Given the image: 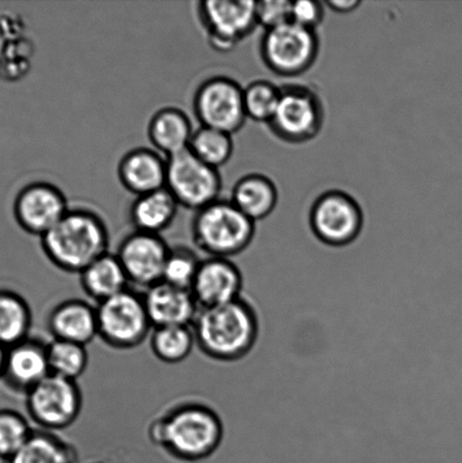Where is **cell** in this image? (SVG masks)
Instances as JSON below:
<instances>
[{
    "label": "cell",
    "mask_w": 462,
    "mask_h": 463,
    "mask_svg": "<svg viewBox=\"0 0 462 463\" xmlns=\"http://www.w3.org/2000/svg\"><path fill=\"white\" fill-rule=\"evenodd\" d=\"M225 434L219 411L197 397L180 398L149 421V442L184 462L207 459L219 450Z\"/></svg>",
    "instance_id": "1"
},
{
    "label": "cell",
    "mask_w": 462,
    "mask_h": 463,
    "mask_svg": "<svg viewBox=\"0 0 462 463\" xmlns=\"http://www.w3.org/2000/svg\"><path fill=\"white\" fill-rule=\"evenodd\" d=\"M199 351L212 361L242 360L256 346L259 317L244 297L223 306L199 308L193 324Z\"/></svg>",
    "instance_id": "2"
},
{
    "label": "cell",
    "mask_w": 462,
    "mask_h": 463,
    "mask_svg": "<svg viewBox=\"0 0 462 463\" xmlns=\"http://www.w3.org/2000/svg\"><path fill=\"white\" fill-rule=\"evenodd\" d=\"M44 257L57 269L80 275L108 251L110 232L103 217L92 208L71 206L66 215L40 238Z\"/></svg>",
    "instance_id": "3"
},
{
    "label": "cell",
    "mask_w": 462,
    "mask_h": 463,
    "mask_svg": "<svg viewBox=\"0 0 462 463\" xmlns=\"http://www.w3.org/2000/svg\"><path fill=\"white\" fill-rule=\"evenodd\" d=\"M256 223L228 199H219L194 213L192 238L207 257L232 259L250 247Z\"/></svg>",
    "instance_id": "4"
},
{
    "label": "cell",
    "mask_w": 462,
    "mask_h": 463,
    "mask_svg": "<svg viewBox=\"0 0 462 463\" xmlns=\"http://www.w3.org/2000/svg\"><path fill=\"white\" fill-rule=\"evenodd\" d=\"M97 317L98 338L118 351L137 348L153 329L143 293L130 288L97 304Z\"/></svg>",
    "instance_id": "5"
},
{
    "label": "cell",
    "mask_w": 462,
    "mask_h": 463,
    "mask_svg": "<svg viewBox=\"0 0 462 463\" xmlns=\"http://www.w3.org/2000/svg\"><path fill=\"white\" fill-rule=\"evenodd\" d=\"M260 57L267 68L282 77H297L315 65L320 52L316 31L289 22L266 30L260 39Z\"/></svg>",
    "instance_id": "6"
},
{
    "label": "cell",
    "mask_w": 462,
    "mask_h": 463,
    "mask_svg": "<svg viewBox=\"0 0 462 463\" xmlns=\"http://www.w3.org/2000/svg\"><path fill=\"white\" fill-rule=\"evenodd\" d=\"M323 99L306 85L280 86V99L269 127L276 137L289 144L310 142L325 124Z\"/></svg>",
    "instance_id": "7"
},
{
    "label": "cell",
    "mask_w": 462,
    "mask_h": 463,
    "mask_svg": "<svg viewBox=\"0 0 462 463\" xmlns=\"http://www.w3.org/2000/svg\"><path fill=\"white\" fill-rule=\"evenodd\" d=\"M25 410L39 430L58 433L79 420L83 392L77 381L49 374L25 394Z\"/></svg>",
    "instance_id": "8"
},
{
    "label": "cell",
    "mask_w": 462,
    "mask_h": 463,
    "mask_svg": "<svg viewBox=\"0 0 462 463\" xmlns=\"http://www.w3.org/2000/svg\"><path fill=\"white\" fill-rule=\"evenodd\" d=\"M256 4L252 0H202L196 16L208 44L217 52H232L255 31Z\"/></svg>",
    "instance_id": "9"
},
{
    "label": "cell",
    "mask_w": 462,
    "mask_h": 463,
    "mask_svg": "<svg viewBox=\"0 0 462 463\" xmlns=\"http://www.w3.org/2000/svg\"><path fill=\"white\" fill-rule=\"evenodd\" d=\"M165 188L180 207L194 213L221 199L220 170L205 165L187 149L167 158Z\"/></svg>",
    "instance_id": "10"
},
{
    "label": "cell",
    "mask_w": 462,
    "mask_h": 463,
    "mask_svg": "<svg viewBox=\"0 0 462 463\" xmlns=\"http://www.w3.org/2000/svg\"><path fill=\"white\" fill-rule=\"evenodd\" d=\"M310 228L316 239L329 247L354 242L364 226L363 210L356 199L343 190H328L312 203Z\"/></svg>",
    "instance_id": "11"
},
{
    "label": "cell",
    "mask_w": 462,
    "mask_h": 463,
    "mask_svg": "<svg viewBox=\"0 0 462 463\" xmlns=\"http://www.w3.org/2000/svg\"><path fill=\"white\" fill-rule=\"evenodd\" d=\"M194 117L208 128L234 135L248 120L244 110L243 88L229 76H212L194 90Z\"/></svg>",
    "instance_id": "12"
},
{
    "label": "cell",
    "mask_w": 462,
    "mask_h": 463,
    "mask_svg": "<svg viewBox=\"0 0 462 463\" xmlns=\"http://www.w3.org/2000/svg\"><path fill=\"white\" fill-rule=\"evenodd\" d=\"M66 194L48 181H34L24 185L14 201V217L18 226L33 236L42 238L70 211Z\"/></svg>",
    "instance_id": "13"
},
{
    "label": "cell",
    "mask_w": 462,
    "mask_h": 463,
    "mask_svg": "<svg viewBox=\"0 0 462 463\" xmlns=\"http://www.w3.org/2000/svg\"><path fill=\"white\" fill-rule=\"evenodd\" d=\"M169 250L162 235L134 231L122 239L116 254L129 284L146 290L162 281Z\"/></svg>",
    "instance_id": "14"
},
{
    "label": "cell",
    "mask_w": 462,
    "mask_h": 463,
    "mask_svg": "<svg viewBox=\"0 0 462 463\" xmlns=\"http://www.w3.org/2000/svg\"><path fill=\"white\" fill-rule=\"evenodd\" d=\"M243 275L232 259L203 258L192 292L199 308L214 307L243 297Z\"/></svg>",
    "instance_id": "15"
},
{
    "label": "cell",
    "mask_w": 462,
    "mask_h": 463,
    "mask_svg": "<svg viewBox=\"0 0 462 463\" xmlns=\"http://www.w3.org/2000/svg\"><path fill=\"white\" fill-rule=\"evenodd\" d=\"M48 343L29 337L7 348L3 383L14 392L25 394L50 373Z\"/></svg>",
    "instance_id": "16"
},
{
    "label": "cell",
    "mask_w": 462,
    "mask_h": 463,
    "mask_svg": "<svg viewBox=\"0 0 462 463\" xmlns=\"http://www.w3.org/2000/svg\"><path fill=\"white\" fill-rule=\"evenodd\" d=\"M166 175L167 158L149 147L130 149L117 166L118 180L135 197L165 189Z\"/></svg>",
    "instance_id": "17"
},
{
    "label": "cell",
    "mask_w": 462,
    "mask_h": 463,
    "mask_svg": "<svg viewBox=\"0 0 462 463\" xmlns=\"http://www.w3.org/2000/svg\"><path fill=\"white\" fill-rule=\"evenodd\" d=\"M47 329L52 339L88 346L98 338L97 306L80 298H67L52 308Z\"/></svg>",
    "instance_id": "18"
},
{
    "label": "cell",
    "mask_w": 462,
    "mask_h": 463,
    "mask_svg": "<svg viewBox=\"0 0 462 463\" xmlns=\"http://www.w3.org/2000/svg\"><path fill=\"white\" fill-rule=\"evenodd\" d=\"M145 307L153 328L169 326H193L199 307L189 289L160 281L144 290Z\"/></svg>",
    "instance_id": "19"
},
{
    "label": "cell",
    "mask_w": 462,
    "mask_h": 463,
    "mask_svg": "<svg viewBox=\"0 0 462 463\" xmlns=\"http://www.w3.org/2000/svg\"><path fill=\"white\" fill-rule=\"evenodd\" d=\"M193 131L187 112L172 106L158 109L147 124V138L152 148L166 158L187 151Z\"/></svg>",
    "instance_id": "20"
},
{
    "label": "cell",
    "mask_w": 462,
    "mask_h": 463,
    "mask_svg": "<svg viewBox=\"0 0 462 463\" xmlns=\"http://www.w3.org/2000/svg\"><path fill=\"white\" fill-rule=\"evenodd\" d=\"M80 284L86 297L97 304L129 288V280L116 253L108 252L80 272Z\"/></svg>",
    "instance_id": "21"
},
{
    "label": "cell",
    "mask_w": 462,
    "mask_h": 463,
    "mask_svg": "<svg viewBox=\"0 0 462 463\" xmlns=\"http://www.w3.org/2000/svg\"><path fill=\"white\" fill-rule=\"evenodd\" d=\"M230 201L256 223L274 212L278 203V190L269 176L249 174L235 183Z\"/></svg>",
    "instance_id": "22"
},
{
    "label": "cell",
    "mask_w": 462,
    "mask_h": 463,
    "mask_svg": "<svg viewBox=\"0 0 462 463\" xmlns=\"http://www.w3.org/2000/svg\"><path fill=\"white\" fill-rule=\"evenodd\" d=\"M179 203L166 188L135 197L129 210L134 231L161 235L178 215Z\"/></svg>",
    "instance_id": "23"
},
{
    "label": "cell",
    "mask_w": 462,
    "mask_h": 463,
    "mask_svg": "<svg viewBox=\"0 0 462 463\" xmlns=\"http://www.w3.org/2000/svg\"><path fill=\"white\" fill-rule=\"evenodd\" d=\"M74 446L56 432L34 429L24 446L4 463H77Z\"/></svg>",
    "instance_id": "24"
},
{
    "label": "cell",
    "mask_w": 462,
    "mask_h": 463,
    "mask_svg": "<svg viewBox=\"0 0 462 463\" xmlns=\"http://www.w3.org/2000/svg\"><path fill=\"white\" fill-rule=\"evenodd\" d=\"M33 315L29 302L15 290L0 288V344L9 348L31 337Z\"/></svg>",
    "instance_id": "25"
},
{
    "label": "cell",
    "mask_w": 462,
    "mask_h": 463,
    "mask_svg": "<svg viewBox=\"0 0 462 463\" xmlns=\"http://www.w3.org/2000/svg\"><path fill=\"white\" fill-rule=\"evenodd\" d=\"M148 340L156 360L170 365L184 362L197 347L192 326H157Z\"/></svg>",
    "instance_id": "26"
},
{
    "label": "cell",
    "mask_w": 462,
    "mask_h": 463,
    "mask_svg": "<svg viewBox=\"0 0 462 463\" xmlns=\"http://www.w3.org/2000/svg\"><path fill=\"white\" fill-rule=\"evenodd\" d=\"M188 149L205 165L220 170L233 156V135L201 126L194 129Z\"/></svg>",
    "instance_id": "27"
},
{
    "label": "cell",
    "mask_w": 462,
    "mask_h": 463,
    "mask_svg": "<svg viewBox=\"0 0 462 463\" xmlns=\"http://www.w3.org/2000/svg\"><path fill=\"white\" fill-rule=\"evenodd\" d=\"M50 373L77 381L88 370L90 356L84 345L52 339L48 343Z\"/></svg>",
    "instance_id": "28"
},
{
    "label": "cell",
    "mask_w": 462,
    "mask_h": 463,
    "mask_svg": "<svg viewBox=\"0 0 462 463\" xmlns=\"http://www.w3.org/2000/svg\"><path fill=\"white\" fill-rule=\"evenodd\" d=\"M202 261L203 258L188 245H170L162 281L175 288L190 290Z\"/></svg>",
    "instance_id": "29"
},
{
    "label": "cell",
    "mask_w": 462,
    "mask_h": 463,
    "mask_svg": "<svg viewBox=\"0 0 462 463\" xmlns=\"http://www.w3.org/2000/svg\"><path fill=\"white\" fill-rule=\"evenodd\" d=\"M280 99V86L267 80H257L243 88L244 110L248 119L265 122L273 119Z\"/></svg>",
    "instance_id": "30"
},
{
    "label": "cell",
    "mask_w": 462,
    "mask_h": 463,
    "mask_svg": "<svg viewBox=\"0 0 462 463\" xmlns=\"http://www.w3.org/2000/svg\"><path fill=\"white\" fill-rule=\"evenodd\" d=\"M33 430L30 420L21 412L0 410V460L6 461L15 455Z\"/></svg>",
    "instance_id": "31"
},
{
    "label": "cell",
    "mask_w": 462,
    "mask_h": 463,
    "mask_svg": "<svg viewBox=\"0 0 462 463\" xmlns=\"http://www.w3.org/2000/svg\"><path fill=\"white\" fill-rule=\"evenodd\" d=\"M292 2L288 0H264L257 2V24L264 30L274 29L291 22Z\"/></svg>",
    "instance_id": "32"
},
{
    "label": "cell",
    "mask_w": 462,
    "mask_h": 463,
    "mask_svg": "<svg viewBox=\"0 0 462 463\" xmlns=\"http://www.w3.org/2000/svg\"><path fill=\"white\" fill-rule=\"evenodd\" d=\"M325 18V4L315 0L292 2L291 22L316 31Z\"/></svg>",
    "instance_id": "33"
},
{
    "label": "cell",
    "mask_w": 462,
    "mask_h": 463,
    "mask_svg": "<svg viewBox=\"0 0 462 463\" xmlns=\"http://www.w3.org/2000/svg\"><path fill=\"white\" fill-rule=\"evenodd\" d=\"M325 6L332 9L333 12L339 14H347L356 11L362 3L360 0H328L325 2Z\"/></svg>",
    "instance_id": "34"
},
{
    "label": "cell",
    "mask_w": 462,
    "mask_h": 463,
    "mask_svg": "<svg viewBox=\"0 0 462 463\" xmlns=\"http://www.w3.org/2000/svg\"><path fill=\"white\" fill-rule=\"evenodd\" d=\"M7 348L0 344V381L3 380L5 361H6Z\"/></svg>",
    "instance_id": "35"
}]
</instances>
